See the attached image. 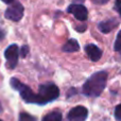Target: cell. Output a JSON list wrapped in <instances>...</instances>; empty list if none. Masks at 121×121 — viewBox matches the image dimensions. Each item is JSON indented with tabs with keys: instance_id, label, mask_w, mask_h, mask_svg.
Instances as JSON below:
<instances>
[{
	"instance_id": "cell-1",
	"label": "cell",
	"mask_w": 121,
	"mask_h": 121,
	"mask_svg": "<svg viewBox=\"0 0 121 121\" xmlns=\"http://www.w3.org/2000/svg\"><path fill=\"white\" fill-rule=\"evenodd\" d=\"M107 78H108V73L104 70L95 72L84 83L82 87V92L86 97H91V98L99 97L106 86Z\"/></svg>"
},
{
	"instance_id": "cell-2",
	"label": "cell",
	"mask_w": 121,
	"mask_h": 121,
	"mask_svg": "<svg viewBox=\"0 0 121 121\" xmlns=\"http://www.w3.org/2000/svg\"><path fill=\"white\" fill-rule=\"evenodd\" d=\"M11 86L14 88L15 90H18L19 94H20L21 98L28 103H35V104H40V100L39 97H38L37 94H34L32 91V89L29 87V86L25 85L23 83H21L18 79H15L13 78L11 80Z\"/></svg>"
},
{
	"instance_id": "cell-3",
	"label": "cell",
	"mask_w": 121,
	"mask_h": 121,
	"mask_svg": "<svg viewBox=\"0 0 121 121\" xmlns=\"http://www.w3.org/2000/svg\"><path fill=\"white\" fill-rule=\"evenodd\" d=\"M38 97L40 100V104H46L51 101H54L59 98L60 89L55 84L53 83H46L39 86L38 89Z\"/></svg>"
},
{
	"instance_id": "cell-4",
	"label": "cell",
	"mask_w": 121,
	"mask_h": 121,
	"mask_svg": "<svg viewBox=\"0 0 121 121\" xmlns=\"http://www.w3.org/2000/svg\"><path fill=\"white\" fill-rule=\"evenodd\" d=\"M23 11H25V9H23L22 4L20 2L14 1L10 8L6 9L5 13H4V17L12 21H19L23 16Z\"/></svg>"
},
{
	"instance_id": "cell-5",
	"label": "cell",
	"mask_w": 121,
	"mask_h": 121,
	"mask_svg": "<svg viewBox=\"0 0 121 121\" xmlns=\"http://www.w3.org/2000/svg\"><path fill=\"white\" fill-rule=\"evenodd\" d=\"M4 56L6 59V67L9 69H14L18 63L19 48L17 45L13 44L9 46L4 51Z\"/></svg>"
},
{
	"instance_id": "cell-6",
	"label": "cell",
	"mask_w": 121,
	"mask_h": 121,
	"mask_svg": "<svg viewBox=\"0 0 121 121\" xmlns=\"http://www.w3.org/2000/svg\"><path fill=\"white\" fill-rule=\"evenodd\" d=\"M68 121H85L88 118V109L85 106H75L68 113Z\"/></svg>"
},
{
	"instance_id": "cell-7",
	"label": "cell",
	"mask_w": 121,
	"mask_h": 121,
	"mask_svg": "<svg viewBox=\"0 0 121 121\" xmlns=\"http://www.w3.org/2000/svg\"><path fill=\"white\" fill-rule=\"evenodd\" d=\"M67 12L72 14L78 20L85 21L88 18V11L83 4L72 3L67 8Z\"/></svg>"
},
{
	"instance_id": "cell-8",
	"label": "cell",
	"mask_w": 121,
	"mask_h": 121,
	"mask_svg": "<svg viewBox=\"0 0 121 121\" xmlns=\"http://www.w3.org/2000/svg\"><path fill=\"white\" fill-rule=\"evenodd\" d=\"M85 52L92 62H98L102 57V50L94 44H88L85 46Z\"/></svg>"
},
{
	"instance_id": "cell-9",
	"label": "cell",
	"mask_w": 121,
	"mask_h": 121,
	"mask_svg": "<svg viewBox=\"0 0 121 121\" xmlns=\"http://www.w3.org/2000/svg\"><path fill=\"white\" fill-rule=\"evenodd\" d=\"M119 25V21L115 18H111V19H107V20H103L101 22H99L98 25V29L100 30L102 33L107 34L109 32H112L114 29H115L117 26Z\"/></svg>"
},
{
	"instance_id": "cell-10",
	"label": "cell",
	"mask_w": 121,
	"mask_h": 121,
	"mask_svg": "<svg viewBox=\"0 0 121 121\" xmlns=\"http://www.w3.org/2000/svg\"><path fill=\"white\" fill-rule=\"evenodd\" d=\"M62 50L64 52H77L80 50V44L78 43L77 39L71 38V39L67 40V43L62 47Z\"/></svg>"
},
{
	"instance_id": "cell-11",
	"label": "cell",
	"mask_w": 121,
	"mask_h": 121,
	"mask_svg": "<svg viewBox=\"0 0 121 121\" xmlns=\"http://www.w3.org/2000/svg\"><path fill=\"white\" fill-rule=\"evenodd\" d=\"M62 119H63L62 113L59 111H54V112H50L46 116H44L42 121H62Z\"/></svg>"
},
{
	"instance_id": "cell-12",
	"label": "cell",
	"mask_w": 121,
	"mask_h": 121,
	"mask_svg": "<svg viewBox=\"0 0 121 121\" xmlns=\"http://www.w3.org/2000/svg\"><path fill=\"white\" fill-rule=\"evenodd\" d=\"M114 50H115L116 52L121 53V30L117 34L116 42H115V44H114Z\"/></svg>"
},
{
	"instance_id": "cell-13",
	"label": "cell",
	"mask_w": 121,
	"mask_h": 121,
	"mask_svg": "<svg viewBox=\"0 0 121 121\" xmlns=\"http://www.w3.org/2000/svg\"><path fill=\"white\" fill-rule=\"evenodd\" d=\"M19 121H36V118L28 113H21L19 115Z\"/></svg>"
},
{
	"instance_id": "cell-14",
	"label": "cell",
	"mask_w": 121,
	"mask_h": 121,
	"mask_svg": "<svg viewBox=\"0 0 121 121\" xmlns=\"http://www.w3.org/2000/svg\"><path fill=\"white\" fill-rule=\"evenodd\" d=\"M115 119L121 121V104H118L115 108Z\"/></svg>"
},
{
	"instance_id": "cell-15",
	"label": "cell",
	"mask_w": 121,
	"mask_h": 121,
	"mask_svg": "<svg viewBox=\"0 0 121 121\" xmlns=\"http://www.w3.org/2000/svg\"><path fill=\"white\" fill-rule=\"evenodd\" d=\"M20 51V55L22 57H26L28 55V53H29V47L26 45V46H22L21 47V50H19Z\"/></svg>"
},
{
	"instance_id": "cell-16",
	"label": "cell",
	"mask_w": 121,
	"mask_h": 121,
	"mask_svg": "<svg viewBox=\"0 0 121 121\" xmlns=\"http://www.w3.org/2000/svg\"><path fill=\"white\" fill-rule=\"evenodd\" d=\"M94 4H98V5H103V4H106L109 0H90Z\"/></svg>"
},
{
	"instance_id": "cell-17",
	"label": "cell",
	"mask_w": 121,
	"mask_h": 121,
	"mask_svg": "<svg viewBox=\"0 0 121 121\" xmlns=\"http://www.w3.org/2000/svg\"><path fill=\"white\" fill-rule=\"evenodd\" d=\"M77 94V89L75 88H70V89L68 90V92H67V98H70L71 96H73V95Z\"/></svg>"
},
{
	"instance_id": "cell-18",
	"label": "cell",
	"mask_w": 121,
	"mask_h": 121,
	"mask_svg": "<svg viewBox=\"0 0 121 121\" xmlns=\"http://www.w3.org/2000/svg\"><path fill=\"white\" fill-rule=\"evenodd\" d=\"M116 10L118 11V13L121 15V0H116Z\"/></svg>"
},
{
	"instance_id": "cell-19",
	"label": "cell",
	"mask_w": 121,
	"mask_h": 121,
	"mask_svg": "<svg viewBox=\"0 0 121 121\" xmlns=\"http://www.w3.org/2000/svg\"><path fill=\"white\" fill-rule=\"evenodd\" d=\"M4 37H5V31L3 29H0V42L3 40Z\"/></svg>"
},
{
	"instance_id": "cell-20",
	"label": "cell",
	"mask_w": 121,
	"mask_h": 121,
	"mask_svg": "<svg viewBox=\"0 0 121 121\" xmlns=\"http://www.w3.org/2000/svg\"><path fill=\"white\" fill-rule=\"evenodd\" d=\"M1 1H3L4 3H6V4H10V3H13L14 0H1Z\"/></svg>"
},
{
	"instance_id": "cell-21",
	"label": "cell",
	"mask_w": 121,
	"mask_h": 121,
	"mask_svg": "<svg viewBox=\"0 0 121 121\" xmlns=\"http://www.w3.org/2000/svg\"><path fill=\"white\" fill-rule=\"evenodd\" d=\"M0 121H2V120H1V119H0Z\"/></svg>"
}]
</instances>
